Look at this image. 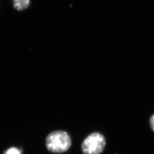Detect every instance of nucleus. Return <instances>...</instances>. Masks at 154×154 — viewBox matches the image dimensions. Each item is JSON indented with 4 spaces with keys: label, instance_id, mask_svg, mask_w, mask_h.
<instances>
[{
    "label": "nucleus",
    "instance_id": "nucleus-1",
    "mask_svg": "<svg viewBox=\"0 0 154 154\" xmlns=\"http://www.w3.org/2000/svg\"><path fill=\"white\" fill-rule=\"evenodd\" d=\"M72 141L67 132L55 131L50 133L46 139V146L48 149L53 153L66 152L70 147Z\"/></svg>",
    "mask_w": 154,
    "mask_h": 154
},
{
    "label": "nucleus",
    "instance_id": "nucleus-2",
    "mask_svg": "<svg viewBox=\"0 0 154 154\" xmlns=\"http://www.w3.org/2000/svg\"><path fill=\"white\" fill-rule=\"evenodd\" d=\"M105 145L104 136L99 132H94L83 141L82 149L84 154H100L105 149Z\"/></svg>",
    "mask_w": 154,
    "mask_h": 154
},
{
    "label": "nucleus",
    "instance_id": "nucleus-3",
    "mask_svg": "<svg viewBox=\"0 0 154 154\" xmlns=\"http://www.w3.org/2000/svg\"><path fill=\"white\" fill-rule=\"evenodd\" d=\"M13 7L18 11L27 9L30 5V0H13Z\"/></svg>",
    "mask_w": 154,
    "mask_h": 154
},
{
    "label": "nucleus",
    "instance_id": "nucleus-4",
    "mask_svg": "<svg viewBox=\"0 0 154 154\" xmlns=\"http://www.w3.org/2000/svg\"><path fill=\"white\" fill-rule=\"evenodd\" d=\"M5 154H21V151L16 147H11L8 149L5 152Z\"/></svg>",
    "mask_w": 154,
    "mask_h": 154
},
{
    "label": "nucleus",
    "instance_id": "nucleus-5",
    "mask_svg": "<svg viewBox=\"0 0 154 154\" xmlns=\"http://www.w3.org/2000/svg\"><path fill=\"white\" fill-rule=\"evenodd\" d=\"M149 125L151 127V128L154 132V114L151 116L149 118Z\"/></svg>",
    "mask_w": 154,
    "mask_h": 154
}]
</instances>
